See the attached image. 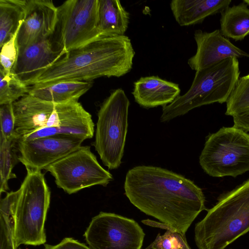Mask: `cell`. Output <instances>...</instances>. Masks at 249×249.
Wrapping results in <instances>:
<instances>
[{"label":"cell","mask_w":249,"mask_h":249,"mask_svg":"<svg viewBox=\"0 0 249 249\" xmlns=\"http://www.w3.org/2000/svg\"><path fill=\"white\" fill-rule=\"evenodd\" d=\"M220 32L235 41L249 35V8L245 2L229 7L221 13Z\"/></svg>","instance_id":"21"},{"label":"cell","mask_w":249,"mask_h":249,"mask_svg":"<svg viewBox=\"0 0 249 249\" xmlns=\"http://www.w3.org/2000/svg\"><path fill=\"white\" fill-rule=\"evenodd\" d=\"M249 231V179L219 197L195 227L198 249H225Z\"/></svg>","instance_id":"4"},{"label":"cell","mask_w":249,"mask_h":249,"mask_svg":"<svg viewBox=\"0 0 249 249\" xmlns=\"http://www.w3.org/2000/svg\"><path fill=\"white\" fill-rule=\"evenodd\" d=\"M15 138L6 139L0 134V193L6 192L8 190V182L9 179L16 178L12 170L18 160L16 154Z\"/></svg>","instance_id":"24"},{"label":"cell","mask_w":249,"mask_h":249,"mask_svg":"<svg viewBox=\"0 0 249 249\" xmlns=\"http://www.w3.org/2000/svg\"><path fill=\"white\" fill-rule=\"evenodd\" d=\"M226 104L225 114L232 117L233 126L249 131V74L238 79Z\"/></svg>","instance_id":"20"},{"label":"cell","mask_w":249,"mask_h":249,"mask_svg":"<svg viewBox=\"0 0 249 249\" xmlns=\"http://www.w3.org/2000/svg\"></svg>","instance_id":"32"},{"label":"cell","mask_w":249,"mask_h":249,"mask_svg":"<svg viewBox=\"0 0 249 249\" xmlns=\"http://www.w3.org/2000/svg\"><path fill=\"white\" fill-rule=\"evenodd\" d=\"M57 20V7L50 0H27L24 15L19 28L18 51L53 35Z\"/></svg>","instance_id":"13"},{"label":"cell","mask_w":249,"mask_h":249,"mask_svg":"<svg viewBox=\"0 0 249 249\" xmlns=\"http://www.w3.org/2000/svg\"><path fill=\"white\" fill-rule=\"evenodd\" d=\"M189 249H191V248H190V247Z\"/></svg>","instance_id":"31"},{"label":"cell","mask_w":249,"mask_h":249,"mask_svg":"<svg viewBox=\"0 0 249 249\" xmlns=\"http://www.w3.org/2000/svg\"><path fill=\"white\" fill-rule=\"evenodd\" d=\"M90 81H66L45 86H29L28 93L54 103L78 101L92 87Z\"/></svg>","instance_id":"19"},{"label":"cell","mask_w":249,"mask_h":249,"mask_svg":"<svg viewBox=\"0 0 249 249\" xmlns=\"http://www.w3.org/2000/svg\"><path fill=\"white\" fill-rule=\"evenodd\" d=\"M99 0H68L57 7V20L50 39L65 53L98 39Z\"/></svg>","instance_id":"9"},{"label":"cell","mask_w":249,"mask_h":249,"mask_svg":"<svg viewBox=\"0 0 249 249\" xmlns=\"http://www.w3.org/2000/svg\"><path fill=\"white\" fill-rule=\"evenodd\" d=\"M27 0H0V47L17 32L22 23Z\"/></svg>","instance_id":"22"},{"label":"cell","mask_w":249,"mask_h":249,"mask_svg":"<svg viewBox=\"0 0 249 249\" xmlns=\"http://www.w3.org/2000/svg\"><path fill=\"white\" fill-rule=\"evenodd\" d=\"M194 39L196 52L188 59V64L196 71L231 57L249 58V53L233 45L219 30L211 32L197 30L194 33Z\"/></svg>","instance_id":"14"},{"label":"cell","mask_w":249,"mask_h":249,"mask_svg":"<svg viewBox=\"0 0 249 249\" xmlns=\"http://www.w3.org/2000/svg\"><path fill=\"white\" fill-rule=\"evenodd\" d=\"M130 15L119 0H99L97 32L98 38L124 35Z\"/></svg>","instance_id":"18"},{"label":"cell","mask_w":249,"mask_h":249,"mask_svg":"<svg viewBox=\"0 0 249 249\" xmlns=\"http://www.w3.org/2000/svg\"><path fill=\"white\" fill-rule=\"evenodd\" d=\"M84 139L57 134L30 141L16 142L18 160L26 170L41 171L81 146Z\"/></svg>","instance_id":"12"},{"label":"cell","mask_w":249,"mask_h":249,"mask_svg":"<svg viewBox=\"0 0 249 249\" xmlns=\"http://www.w3.org/2000/svg\"><path fill=\"white\" fill-rule=\"evenodd\" d=\"M0 134L6 139L15 138V118L13 103L0 105Z\"/></svg>","instance_id":"28"},{"label":"cell","mask_w":249,"mask_h":249,"mask_svg":"<svg viewBox=\"0 0 249 249\" xmlns=\"http://www.w3.org/2000/svg\"><path fill=\"white\" fill-rule=\"evenodd\" d=\"M29 86H26L13 73L0 68V105L13 103L28 94Z\"/></svg>","instance_id":"25"},{"label":"cell","mask_w":249,"mask_h":249,"mask_svg":"<svg viewBox=\"0 0 249 249\" xmlns=\"http://www.w3.org/2000/svg\"><path fill=\"white\" fill-rule=\"evenodd\" d=\"M231 0H173L170 6L173 16L181 26L200 23L208 17L221 13Z\"/></svg>","instance_id":"17"},{"label":"cell","mask_w":249,"mask_h":249,"mask_svg":"<svg viewBox=\"0 0 249 249\" xmlns=\"http://www.w3.org/2000/svg\"><path fill=\"white\" fill-rule=\"evenodd\" d=\"M13 209V238L16 248L40 246L46 242L45 223L51 192L41 171L27 170Z\"/></svg>","instance_id":"6"},{"label":"cell","mask_w":249,"mask_h":249,"mask_svg":"<svg viewBox=\"0 0 249 249\" xmlns=\"http://www.w3.org/2000/svg\"><path fill=\"white\" fill-rule=\"evenodd\" d=\"M129 105L124 90L118 89L104 101L98 112L93 145L104 164L111 170L122 162Z\"/></svg>","instance_id":"8"},{"label":"cell","mask_w":249,"mask_h":249,"mask_svg":"<svg viewBox=\"0 0 249 249\" xmlns=\"http://www.w3.org/2000/svg\"><path fill=\"white\" fill-rule=\"evenodd\" d=\"M185 235L176 231L167 230L162 235L160 233L151 246L152 249H189Z\"/></svg>","instance_id":"26"},{"label":"cell","mask_w":249,"mask_h":249,"mask_svg":"<svg viewBox=\"0 0 249 249\" xmlns=\"http://www.w3.org/2000/svg\"><path fill=\"white\" fill-rule=\"evenodd\" d=\"M84 236L91 249H141L145 233L133 219L102 212L91 219Z\"/></svg>","instance_id":"11"},{"label":"cell","mask_w":249,"mask_h":249,"mask_svg":"<svg viewBox=\"0 0 249 249\" xmlns=\"http://www.w3.org/2000/svg\"><path fill=\"white\" fill-rule=\"evenodd\" d=\"M19 27L16 34L0 47V68L7 72H11L17 59L18 47L17 36Z\"/></svg>","instance_id":"27"},{"label":"cell","mask_w":249,"mask_h":249,"mask_svg":"<svg viewBox=\"0 0 249 249\" xmlns=\"http://www.w3.org/2000/svg\"><path fill=\"white\" fill-rule=\"evenodd\" d=\"M18 191L7 193L0 203V249H17L13 238V209Z\"/></svg>","instance_id":"23"},{"label":"cell","mask_w":249,"mask_h":249,"mask_svg":"<svg viewBox=\"0 0 249 249\" xmlns=\"http://www.w3.org/2000/svg\"><path fill=\"white\" fill-rule=\"evenodd\" d=\"M44 169L54 178L57 186L69 195L95 185L107 186L113 180L89 146H81Z\"/></svg>","instance_id":"10"},{"label":"cell","mask_w":249,"mask_h":249,"mask_svg":"<svg viewBox=\"0 0 249 249\" xmlns=\"http://www.w3.org/2000/svg\"><path fill=\"white\" fill-rule=\"evenodd\" d=\"M239 74V62L236 57L227 58L196 71L188 90L162 107L160 121L169 122L202 106L226 102Z\"/></svg>","instance_id":"5"},{"label":"cell","mask_w":249,"mask_h":249,"mask_svg":"<svg viewBox=\"0 0 249 249\" xmlns=\"http://www.w3.org/2000/svg\"><path fill=\"white\" fill-rule=\"evenodd\" d=\"M130 202L160 221L167 230L185 233L207 210L202 189L184 176L160 167L140 165L129 169L124 183Z\"/></svg>","instance_id":"1"},{"label":"cell","mask_w":249,"mask_h":249,"mask_svg":"<svg viewBox=\"0 0 249 249\" xmlns=\"http://www.w3.org/2000/svg\"><path fill=\"white\" fill-rule=\"evenodd\" d=\"M13 108L16 142L57 134L85 140L94 135L91 115L78 101L54 103L28 93L14 102Z\"/></svg>","instance_id":"3"},{"label":"cell","mask_w":249,"mask_h":249,"mask_svg":"<svg viewBox=\"0 0 249 249\" xmlns=\"http://www.w3.org/2000/svg\"><path fill=\"white\" fill-rule=\"evenodd\" d=\"M44 249H91L89 246L71 238L66 237L59 243L52 245L45 244Z\"/></svg>","instance_id":"29"},{"label":"cell","mask_w":249,"mask_h":249,"mask_svg":"<svg viewBox=\"0 0 249 249\" xmlns=\"http://www.w3.org/2000/svg\"><path fill=\"white\" fill-rule=\"evenodd\" d=\"M243 1L244 2H245L246 4H247V5H249V0H244Z\"/></svg>","instance_id":"30"},{"label":"cell","mask_w":249,"mask_h":249,"mask_svg":"<svg viewBox=\"0 0 249 249\" xmlns=\"http://www.w3.org/2000/svg\"><path fill=\"white\" fill-rule=\"evenodd\" d=\"M66 53L56 49L50 38L41 40L18 51L17 59L11 72L26 86H29L43 71Z\"/></svg>","instance_id":"15"},{"label":"cell","mask_w":249,"mask_h":249,"mask_svg":"<svg viewBox=\"0 0 249 249\" xmlns=\"http://www.w3.org/2000/svg\"><path fill=\"white\" fill-rule=\"evenodd\" d=\"M180 93L178 84L158 76L141 77L134 82L132 92L135 101L145 108L169 105L180 96Z\"/></svg>","instance_id":"16"},{"label":"cell","mask_w":249,"mask_h":249,"mask_svg":"<svg viewBox=\"0 0 249 249\" xmlns=\"http://www.w3.org/2000/svg\"><path fill=\"white\" fill-rule=\"evenodd\" d=\"M203 170L213 177H236L249 171V134L223 127L209 135L199 159Z\"/></svg>","instance_id":"7"},{"label":"cell","mask_w":249,"mask_h":249,"mask_svg":"<svg viewBox=\"0 0 249 249\" xmlns=\"http://www.w3.org/2000/svg\"><path fill=\"white\" fill-rule=\"evenodd\" d=\"M135 54L126 36L98 38L67 53L43 71L30 86L66 81H90L122 76L131 70Z\"/></svg>","instance_id":"2"}]
</instances>
